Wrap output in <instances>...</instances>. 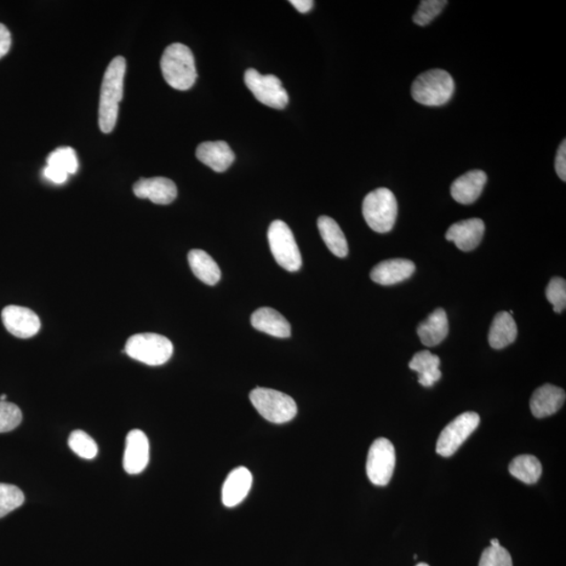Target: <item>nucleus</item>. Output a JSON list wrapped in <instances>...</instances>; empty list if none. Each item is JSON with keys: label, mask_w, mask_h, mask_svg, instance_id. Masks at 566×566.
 I'll use <instances>...</instances> for the list:
<instances>
[{"label": "nucleus", "mask_w": 566, "mask_h": 566, "mask_svg": "<svg viewBox=\"0 0 566 566\" xmlns=\"http://www.w3.org/2000/svg\"><path fill=\"white\" fill-rule=\"evenodd\" d=\"M126 60L118 56L107 66L101 85L99 126L102 133L110 134L117 124L119 105L123 99Z\"/></svg>", "instance_id": "obj_1"}, {"label": "nucleus", "mask_w": 566, "mask_h": 566, "mask_svg": "<svg viewBox=\"0 0 566 566\" xmlns=\"http://www.w3.org/2000/svg\"><path fill=\"white\" fill-rule=\"evenodd\" d=\"M161 70L165 81L177 90L190 89L197 81L196 60L185 44L174 43L166 48Z\"/></svg>", "instance_id": "obj_2"}, {"label": "nucleus", "mask_w": 566, "mask_h": 566, "mask_svg": "<svg viewBox=\"0 0 566 566\" xmlns=\"http://www.w3.org/2000/svg\"><path fill=\"white\" fill-rule=\"evenodd\" d=\"M454 90V80L448 72L430 70L415 80L411 96L422 105L442 106L453 99Z\"/></svg>", "instance_id": "obj_3"}, {"label": "nucleus", "mask_w": 566, "mask_h": 566, "mask_svg": "<svg viewBox=\"0 0 566 566\" xmlns=\"http://www.w3.org/2000/svg\"><path fill=\"white\" fill-rule=\"evenodd\" d=\"M362 210L365 221L375 232H390L396 224L398 203L390 189L377 188L368 193Z\"/></svg>", "instance_id": "obj_4"}, {"label": "nucleus", "mask_w": 566, "mask_h": 566, "mask_svg": "<svg viewBox=\"0 0 566 566\" xmlns=\"http://www.w3.org/2000/svg\"><path fill=\"white\" fill-rule=\"evenodd\" d=\"M124 353L131 359L150 366H159L168 362L174 354V345L162 335L138 334L126 342Z\"/></svg>", "instance_id": "obj_5"}, {"label": "nucleus", "mask_w": 566, "mask_h": 566, "mask_svg": "<svg viewBox=\"0 0 566 566\" xmlns=\"http://www.w3.org/2000/svg\"><path fill=\"white\" fill-rule=\"evenodd\" d=\"M250 399L259 414L274 424H284L294 419L297 405L288 394L270 388L257 387L250 393Z\"/></svg>", "instance_id": "obj_6"}, {"label": "nucleus", "mask_w": 566, "mask_h": 566, "mask_svg": "<svg viewBox=\"0 0 566 566\" xmlns=\"http://www.w3.org/2000/svg\"><path fill=\"white\" fill-rule=\"evenodd\" d=\"M268 244L277 264L289 272H297L302 266L299 244L293 232L283 221H273L267 231Z\"/></svg>", "instance_id": "obj_7"}, {"label": "nucleus", "mask_w": 566, "mask_h": 566, "mask_svg": "<svg viewBox=\"0 0 566 566\" xmlns=\"http://www.w3.org/2000/svg\"><path fill=\"white\" fill-rule=\"evenodd\" d=\"M244 82L262 105L275 110H283L288 105L289 95L278 77L261 75L254 68H249L244 74Z\"/></svg>", "instance_id": "obj_8"}, {"label": "nucleus", "mask_w": 566, "mask_h": 566, "mask_svg": "<svg viewBox=\"0 0 566 566\" xmlns=\"http://www.w3.org/2000/svg\"><path fill=\"white\" fill-rule=\"evenodd\" d=\"M396 467V450L390 439L375 440L368 451L366 473L371 483L384 487L390 484Z\"/></svg>", "instance_id": "obj_9"}, {"label": "nucleus", "mask_w": 566, "mask_h": 566, "mask_svg": "<svg viewBox=\"0 0 566 566\" xmlns=\"http://www.w3.org/2000/svg\"><path fill=\"white\" fill-rule=\"evenodd\" d=\"M480 417L477 413L468 411L444 428L437 443V454L440 456H453L469 437L479 426Z\"/></svg>", "instance_id": "obj_10"}, {"label": "nucleus", "mask_w": 566, "mask_h": 566, "mask_svg": "<svg viewBox=\"0 0 566 566\" xmlns=\"http://www.w3.org/2000/svg\"><path fill=\"white\" fill-rule=\"evenodd\" d=\"M3 322L10 334L20 339H28L39 333L42 322L30 308L8 306L2 314Z\"/></svg>", "instance_id": "obj_11"}, {"label": "nucleus", "mask_w": 566, "mask_h": 566, "mask_svg": "<svg viewBox=\"0 0 566 566\" xmlns=\"http://www.w3.org/2000/svg\"><path fill=\"white\" fill-rule=\"evenodd\" d=\"M148 462H150V440L144 432L135 429L126 437L124 470L131 476H136L145 470Z\"/></svg>", "instance_id": "obj_12"}, {"label": "nucleus", "mask_w": 566, "mask_h": 566, "mask_svg": "<svg viewBox=\"0 0 566 566\" xmlns=\"http://www.w3.org/2000/svg\"><path fill=\"white\" fill-rule=\"evenodd\" d=\"M47 163L43 174L55 184H63L67 176L75 174L79 168L77 154L72 147L57 148L49 154Z\"/></svg>", "instance_id": "obj_13"}, {"label": "nucleus", "mask_w": 566, "mask_h": 566, "mask_svg": "<svg viewBox=\"0 0 566 566\" xmlns=\"http://www.w3.org/2000/svg\"><path fill=\"white\" fill-rule=\"evenodd\" d=\"M134 193L136 198L150 199L154 204L169 205L176 198L177 188L173 181L166 177H151L136 182Z\"/></svg>", "instance_id": "obj_14"}, {"label": "nucleus", "mask_w": 566, "mask_h": 566, "mask_svg": "<svg viewBox=\"0 0 566 566\" xmlns=\"http://www.w3.org/2000/svg\"><path fill=\"white\" fill-rule=\"evenodd\" d=\"M485 230V222L480 219L461 221L448 229L446 238L454 242L461 251L469 252L478 247Z\"/></svg>", "instance_id": "obj_15"}, {"label": "nucleus", "mask_w": 566, "mask_h": 566, "mask_svg": "<svg viewBox=\"0 0 566 566\" xmlns=\"http://www.w3.org/2000/svg\"><path fill=\"white\" fill-rule=\"evenodd\" d=\"M566 394L562 388L545 384L537 388L531 398L530 407L531 414L537 419L551 416L562 407Z\"/></svg>", "instance_id": "obj_16"}, {"label": "nucleus", "mask_w": 566, "mask_h": 566, "mask_svg": "<svg viewBox=\"0 0 566 566\" xmlns=\"http://www.w3.org/2000/svg\"><path fill=\"white\" fill-rule=\"evenodd\" d=\"M253 483L252 473L247 468L238 467L229 474L221 490V500L227 508H233L243 502Z\"/></svg>", "instance_id": "obj_17"}, {"label": "nucleus", "mask_w": 566, "mask_h": 566, "mask_svg": "<svg viewBox=\"0 0 566 566\" xmlns=\"http://www.w3.org/2000/svg\"><path fill=\"white\" fill-rule=\"evenodd\" d=\"M487 184V174L482 170H472L456 179L451 185V196L457 203H476Z\"/></svg>", "instance_id": "obj_18"}, {"label": "nucleus", "mask_w": 566, "mask_h": 566, "mask_svg": "<svg viewBox=\"0 0 566 566\" xmlns=\"http://www.w3.org/2000/svg\"><path fill=\"white\" fill-rule=\"evenodd\" d=\"M197 158L215 173H224L233 164L236 154L227 142H205L198 145Z\"/></svg>", "instance_id": "obj_19"}, {"label": "nucleus", "mask_w": 566, "mask_h": 566, "mask_svg": "<svg viewBox=\"0 0 566 566\" xmlns=\"http://www.w3.org/2000/svg\"><path fill=\"white\" fill-rule=\"evenodd\" d=\"M415 271V265L411 260L403 259L390 260L376 265L370 273V278L376 283L392 285L410 278Z\"/></svg>", "instance_id": "obj_20"}, {"label": "nucleus", "mask_w": 566, "mask_h": 566, "mask_svg": "<svg viewBox=\"0 0 566 566\" xmlns=\"http://www.w3.org/2000/svg\"><path fill=\"white\" fill-rule=\"evenodd\" d=\"M251 323L257 330L277 338H289L291 325L282 314L271 307H261L252 314Z\"/></svg>", "instance_id": "obj_21"}, {"label": "nucleus", "mask_w": 566, "mask_h": 566, "mask_svg": "<svg viewBox=\"0 0 566 566\" xmlns=\"http://www.w3.org/2000/svg\"><path fill=\"white\" fill-rule=\"evenodd\" d=\"M449 333V322L447 314L443 308H437L429 314L425 322L417 327V335L425 346L433 347L442 343Z\"/></svg>", "instance_id": "obj_22"}, {"label": "nucleus", "mask_w": 566, "mask_h": 566, "mask_svg": "<svg viewBox=\"0 0 566 566\" xmlns=\"http://www.w3.org/2000/svg\"><path fill=\"white\" fill-rule=\"evenodd\" d=\"M517 325L512 314L508 312H500L494 317L492 322L489 343L494 350H501L510 345L517 338Z\"/></svg>", "instance_id": "obj_23"}, {"label": "nucleus", "mask_w": 566, "mask_h": 566, "mask_svg": "<svg viewBox=\"0 0 566 566\" xmlns=\"http://www.w3.org/2000/svg\"><path fill=\"white\" fill-rule=\"evenodd\" d=\"M188 261L194 275L204 283L214 285L220 282L221 268L207 252L198 249L191 250L188 254Z\"/></svg>", "instance_id": "obj_24"}, {"label": "nucleus", "mask_w": 566, "mask_h": 566, "mask_svg": "<svg viewBox=\"0 0 566 566\" xmlns=\"http://www.w3.org/2000/svg\"><path fill=\"white\" fill-rule=\"evenodd\" d=\"M440 360L429 351L415 354L409 363V368L419 374V383L424 387H432L442 377L439 370Z\"/></svg>", "instance_id": "obj_25"}, {"label": "nucleus", "mask_w": 566, "mask_h": 566, "mask_svg": "<svg viewBox=\"0 0 566 566\" xmlns=\"http://www.w3.org/2000/svg\"><path fill=\"white\" fill-rule=\"evenodd\" d=\"M318 229L325 244L337 257H346L348 254V244L345 233L337 224L336 221L329 216H320L318 220Z\"/></svg>", "instance_id": "obj_26"}, {"label": "nucleus", "mask_w": 566, "mask_h": 566, "mask_svg": "<svg viewBox=\"0 0 566 566\" xmlns=\"http://www.w3.org/2000/svg\"><path fill=\"white\" fill-rule=\"evenodd\" d=\"M512 476L527 485L539 482L542 474V465L537 457L524 454L516 457L508 466Z\"/></svg>", "instance_id": "obj_27"}, {"label": "nucleus", "mask_w": 566, "mask_h": 566, "mask_svg": "<svg viewBox=\"0 0 566 566\" xmlns=\"http://www.w3.org/2000/svg\"><path fill=\"white\" fill-rule=\"evenodd\" d=\"M68 446L74 454L84 460H94L98 454V446L94 438L82 430H75L68 438Z\"/></svg>", "instance_id": "obj_28"}, {"label": "nucleus", "mask_w": 566, "mask_h": 566, "mask_svg": "<svg viewBox=\"0 0 566 566\" xmlns=\"http://www.w3.org/2000/svg\"><path fill=\"white\" fill-rule=\"evenodd\" d=\"M25 494L14 485L0 484V518L24 505Z\"/></svg>", "instance_id": "obj_29"}, {"label": "nucleus", "mask_w": 566, "mask_h": 566, "mask_svg": "<svg viewBox=\"0 0 566 566\" xmlns=\"http://www.w3.org/2000/svg\"><path fill=\"white\" fill-rule=\"evenodd\" d=\"M446 0H423L414 15V22L420 27H425L442 13L447 5Z\"/></svg>", "instance_id": "obj_30"}, {"label": "nucleus", "mask_w": 566, "mask_h": 566, "mask_svg": "<svg viewBox=\"0 0 566 566\" xmlns=\"http://www.w3.org/2000/svg\"><path fill=\"white\" fill-rule=\"evenodd\" d=\"M22 414L19 406L0 401V433L14 430L20 425Z\"/></svg>", "instance_id": "obj_31"}, {"label": "nucleus", "mask_w": 566, "mask_h": 566, "mask_svg": "<svg viewBox=\"0 0 566 566\" xmlns=\"http://www.w3.org/2000/svg\"><path fill=\"white\" fill-rule=\"evenodd\" d=\"M547 299L552 303L554 311L562 313L566 306V283L562 277H554L548 283Z\"/></svg>", "instance_id": "obj_32"}, {"label": "nucleus", "mask_w": 566, "mask_h": 566, "mask_svg": "<svg viewBox=\"0 0 566 566\" xmlns=\"http://www.w3.org/2000/svg\"><path fill=\"white\" fill-rule=\"evenodd\" d=\"M478 566H513V562L505 547H489L482 554Z\"/></svg>", "instance_id": "obj_33"}, {"label": "nucleus", "mask_w": 566, "mask_h": 566, "mask_svg": "<svg viewBox=\"0 0 566 566\" xmlns=\"http://www.w3.org/2000/svg\"><path fill=\"white\" fill-rule=\"evenodd\" d=\"M554 168L560 179L566 181V141L564 140L560 145L557 151L556 161H554Z\"/></svg>", "instance_id": "obj_34"}, {"label": "nucleus", "mask_w": 566, "mask_h": 566, "mask_svg": "<svg viewBox=\"0 0 566 566\" xmlns=\"http://www.w3.org/2000/svg\"><path fill=\"white\" fill-rule=\"evenodd\" d=\"M11 43H12V38H11V33L8 27L0 24V59L8 54Z\"/></svg>", "instance_id": "obj_35"}, {"label": "nucleus", "mask_w": 566, "mask_h": 566, "mask_svg": "<svg viewBox=\"0 0 566 566\" xmlns=\"http://www.w3.org/2000/svg\"><path fill=\"white\" fill-rule=\"evenodd\" d=\"M290 4L299 10L300 13L310 12L314 7V2H312V0H291Z\"/></svg>", "instance_id": "obj_36"}, {"label": "nucleus", "mask_w": 566, "mask_h": 566, "mask_svg": "<svg viewBox=\"0 0 566 566\" xmlns=\"http://www.w3.org/2000/svg\"><path fill=\"white\" fill-rule=\"evenodd\" d=\"M491 547H500V540L499 539H492L491 540Z\"/></svg>", "instance_id": "obj_37"}, {"label": "nucleus", "mask_w": 566, "mask_h": 566, "mask_svg": "<svg viewBox=\"0 0 566 566\" xmlns=\"http://www.w3.org/2000/svg\"><path fill=\"white\" fill-rule=\"evenodd\" d=\"M5 399H7V394H2V396H0V401H5Z\"/></svg>", "instance_id": "obj_38"}, {"label": "nucleus", "mask_w": 566, "mask_h": 566, "mask_svg": "<svg viewBox=\"0 0 566 566\" xmlns=\"http://www.w3.org/2000/svg\"><path fill=\"white\" fill-rule=\"evenodd\" d=\"M416 566H429L427 563H419Z\"/></svg>", "instance_id": "obj_39"}]
</instances>
